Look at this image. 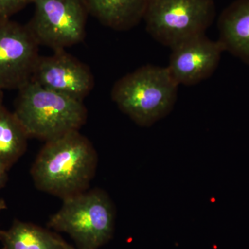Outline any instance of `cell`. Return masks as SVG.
<instances>
[{"instance_id": "18", "label": "cell", "mask_w": 249, "mask_h": 249, "mask_svg": "<svg viewBox=\"0 0 249 249\" xmlns=\"http://www.w3.org/2000/svg\"><path fill=\"white\" fill-rule=\"evenodd\" d=\"M65 249H75L74 247H72V246L69 245V244H67L66 242V243H65Z\"/></svg>"}, {"instance_id": "4", "label": "cell", "mask_w": 249, "mask_h": 249, "mask_svg": "<svg viewBox=\"0 0 249 249\" xmlns=\"http://www.w3.org/2000/svg\"><path fill=\"white\" fill-rule=\"evenodd\" d=\"M115 211L105 192L84 191L63 199L48 226L68 234L80 249H98L112 237Z\"/></svg>"}, {"instance_id": "5", "label": "cell", "mask_w": 249, "mask_h": 249, "mask_svg": "<svg viewBox=\"0 0 249 249\" xmlns=\"http://www.w3.org/2000/svg\"><path fill=\"white\" fill-rule=\"evenodd\" d=\"M215 15L214 0H148L143 20L147 33L172 49L205 34Z\"/></svg>"}, {"instance_id": "7", "label": "cell", "mask_w": 249, "mask_h": 249, "mask_svg": "<svg viewBox=\"0 0 249 249\" xmlns=\"http://www.w3.org/2000/svg\"><path fill=\"white\" fill-rule=\"evenodd\" d=\"M38 47L27 26L0 19V89L19 90L31 81Z\"/></svg>"}, {"instance_id": "12", "label": "cell", "mask_w": 249, "mask_h": 249, "mask_svg": "<svg viewBox=\"0 0 249 249\" xmlns=\"http://www.w3.org/2000/svg\"><path fill=\"white\" fill-rule=\"evenodd\" d=\"M3 249H65V241L40 227L16 221L6 231L0 232Z\"/></svg>"}, {"instance_id": "13", "label": "cell", "mask_w": 249, "mask_h": 249, "mask_svg": "<svg viewBox=\"0 0 249 249\" xmlns=\"http://www.w3.org/2000/svg\"><path fill=\"white\" fill-rule=\"evenodd\" d=\"M28 138L14 113L0 106V164L9 170L25 152Z\"/></svg>"}, {"instance_id": "3", "label": "cell", "mask_w": 249, "mask_h": 249, "mask_svg": "<svg viewBox=\"0 0 249 249\" xmlns=\"http://www.w3.org/2000/svg\"><path fill=\"white\" fill-rule=\"evenodd\" d=\"M14 113L29 138L46 142L79 131L88 118L83 101L46 89L31 80L19 89Z\"/></svg>"}, {"instance_id": "8", "label": "cell", "mask_w": 249, "mask_h": 249, "mask_svg": "<svg viewBox=\"0 0 249 249\" xmlns=\"http://www.w3.org/2000/svg\"><path fill=\"white\" fill-rule=\"evenodd\" d=\"M31 81L79 101H83L94 86V77L89 67L65 50L40 56Z\"/></svg>"}, {"instance_id": "11", "label": "cell", "mask_w": 249, "mask_h": 249, "mask_svg": "<svg viewBox=\"0 0 249 249\" xmlns=\"http://www.w3.org/2000/svg\"><path fill=\"white\" fill-rule=\"evenodd\" d=\"M89 14L103 25L127 31L143 19L148 0H83Z\"/></svg>"}, {"instance_id": "16", "label": "cell", "mask_w": 249, "mask_h": 249, "mask_svg": "<svg viewBox=\"0 0 249 249\" xmlns=\"http://www.w3.org/2000/svg\"><path fill=\"white\" fill-rule=\"evenodd\" d=\"M6 209V204L5 203V201L3 200V199H0V212H1L2 210H4ZM0 232H1V230H0Z\"/></svg>"}, {"instance_id": "14", "label": "cell", "mask_w": 249, "mask_h": 249, "mask_svg": "<svg viewBox=\"0 0 249 249\" xmlns=\"http://www.w3.org/2000/svg\"><path fill=\"white\" fill-rule=\"evenodd\" d=\"M34 0H0V19H10L11 16L22 11Z\"/></svg>"}, {"instance_id": "2", "label": "cell", "mask_w": 249, "mask_h": 249, "mask_svg": "<svg viewBox=\"0 0 249 249\" xmlns=\"http://www.w3.org/2000/svg\"><path fill=\"white\" fill-rule=\"evenodd\" d=\"M178 87L167 67L147 65L118 80L111 96L136 124L150 127L173 110Z\"/></svg>"}, {"instance_id": "1", "label": "cell", "mask_w": 249, "mask_h": 249, "mask_svg": "<svg viewBox=\"0 0 249 249\" xmlns=\"http://www.w3.org/2000/svg\"><path fill=\"white\" fill-rule=\"evenodd\" d=\"M97 165L92 144L79 131L46 142L31 169L36 186L59 197L86 191Z\"/></svg>"}, {"instance_id": "6", "label": "cell", "mask_w": 249, "mask_h": 249, "mask_svg": "<svg viewBox=\"0 0 249 249\" xmlns=\"http://www.w3.org/2000/svg\"><path fill=\"white\" fill-rule=\"evenodd\" d=\"M34 4L27 27L39 45L65 50L84 40L89 13L83 0H34Z\"/></svg>"}, {"instance_id": "17", "label": "cell", "mask_w": 249, "mask_h": 249, "mask_svg": "<svg viewBox=\"0 0 249 249\" xmlns=\"http://www.w3.org/2000/svg\"><path fill=\"white\" fill-rule=\"evenodd\" d=\"M3 90L0 89V106H3Z\"/></svg>"}, {"instance_id": "10", "label": "cell", "mask_w": 249, "mask_h": 249, "mask_svg": "<svg viewBox=\"0 0 249 249\" xmlns=\"http://www.w3.org/2000/svg\"><path fill=\"white\" fill-rule=\"evenodd\" d=\"M219 41L224 51L249 65V0H235L218 19Z\"/></svg>"}, {"instance_id": "15", "label": "cell", "mask_w": 249, "mask_h": 249, "mask_svg": "<svg viewBox=\"0 0 249 249\" xmlns=\"http://www.w3.org/2000/svg\"><path fill=\"white\" fill-rule=\"evenodd\" d=\"M7 171L8 170L0 164V189L4 186L7 181Z\"/></svg>"}, {"instance_id": "9", "label": "cell", "mask_w": 249, "mask_h": 249, "mask_svg": "<svg viewBox=\"0 0 249 249\" xmlns=\"http://www.w3.org/2000/svg\"><path fill=\"white\" fill-rule=\"evenodd\" d=\"M170 75L178 85L191 86L208 79L217 70L224 49L219 41L205 34L192 37L172 48Z\"/></svg>"}]
</instances>
